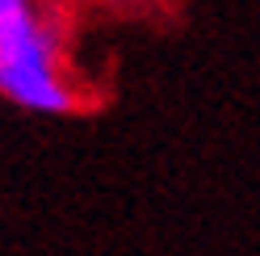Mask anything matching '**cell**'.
I'll return each instance as SVG.
<instances>
[{
	"label": "cell",
	"mask_w": 260,
	"mask_h": 256,
	"mask_svg": "<svg viewBox=\"0 0 260 256\" xmlns=\"http://www.w3.org/2000/svg\"><path fill=\"white\" fill-rule=\"evenodd\" d=\"M0 97L55 118L80 105L59 80V34L34 13V0H0Z\"/></svg>",
	"instance_id": "6da1fadb"
}]
</instances>
